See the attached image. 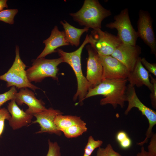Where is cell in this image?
<instances>
[{
	"label": "cell",
	"instance_id": "6da1fadb",
	"mask_svg": "<svg viewBox=\"0 0 156 156\" xmlns=\"http://www.w3.org/2000/svg\"><path fill=\"white\" fill-rule=\"evenodd\" d=\"M127 79H105L98 85L90 88L84 99L98 95H102L100 103L101 105H111L114 109L118 105L123 108L126 101V91Z\"/></svg>",
	"mask_w": 156,
	"mask_h": 156
},
{
	"label": "cell",
	"instance_id": "7a4b0ae2",
	"mask_svg": "<svg viewBox=\"0 0 156 156\" xmlns=\"http://www.w3.org/2000/svg\"><path fill=\"white\" fill-rule=\"evenodd\" d=\"M88 34L81 46L75 51L71 52H66L62 49H57L59 55L62 59L63 62L69 64L73 70L77 81V92L74 95L73 100L75 101L78 99L79 103H82L91 85L83 75L81 69V56L85 46L89 43Z\"/></svg>",
	"mask_w": 156,
	"mask_h": 156
},
{
	"label": "cell",
	"instance_id": "3957f363",
	"mask_svg": "<svg viewBox=\"0 0 156 156\" xmlns=\"http://www.w3.org/2000/svg\"><path fill=\"white\" fill-rule=\"evenodd\" d=\"M70 15L80 25L94 29H101L102 21L111 15L110 10L104 8L97 0H85L81 8Z\"/></svg>",
	"mask_w": 156,
	"mask_h": 156
},
{
	"label": "cell",
	"instance_id": "277c9868",
	"mask_svg": "<svg viewBox=\"0 0 156 156\" xmlns=\"http://www.w3.org/2000/svg\"><path fill=\"white\" fill-rule=\"evenodd\" d=\"M18 46L16 45L14 61L8 71L0 76V80L7 82V87L14 86L18 89L27 88L35 92L40 88L28 80L25 70L26 66L21 58Z\"/></svg>",
	"mask_w": 156,
	"mask_h": 156
},
{
	"label": "cell",
	"instance_id": "5b68a950",
	"mask_svg": "<svg viewBox=\"0 0 156 156\" xmlns=\"http://www.w3.org/2000/svg\"><path fill=\"white\" fill-rule=\"evenodd\" d=\"M63 62L60 57L54 59L44 57L36 58L32 66L26 70L28 79L31 82H40L45 78L51 77L58 80V66Z\"/></svg>",
	"mask_w": 156,
	"mask_h": 156
},
{
	"label": "cell",
	"instance_id": "8992f818",
	"mask_svg": "<svg viewBox=\"0 0 156 156\" xmlns=\"http://www.w3.org/2000/svg\"><path fill=\"white\" fill-rule=\"evenodd\" d=\"M89 43L99 55H111L122 43L118 36L100 28L93 29L88 35Z\"/></svg>",
	"mask_w": 156,
	"mask_h": 156
},
{
	"label": "cell",
	"instance_id": "52a82bcc",
	"mask_svg": "<svg viewBox=\"0 0 156 156\" xmlns=\"http://www.w3.org/2000/svg\"><path fill=\"white\" fill-rule=\"evenodd\" d=\"M114 21L107 24L106 27L116 29L117 36L123 43L136 45L138 37L131 23L128 9L122 10L119 14L114 16Z\"/></svg>",
	"mask_w": 156,
	"mask_h": 156
},
{
	"label": "cell",
	"instance_id": "ba28073f",
	"mask_svg": "<svg viewBox=\"0 0 156 156\" xmlns=\"http://www.w3.org/2000/svg\"><path fill=\"white\" fill-rule=\"evenodd\" d=\"M126 100L128 102V105L125 112V115H127L132 108L136 107L141 112L143 115L146 117L148 121L149 127L146 134L145 138L143 141L137 143L139 146H143L147 142L148 139L153 134L152 129L156 124V112L142 102L137 95L134 87L129 84L127 86Z\"/></svg>",
	"mask_w": 156,
	"mask_h": 156
},
{
	"label": "cell",
	"instance_id": "9c48e42d",
	"mask_svg": "<svg viewBox=\"0 0 156 156\" xmlns=\"http://www.w3.org/2000/svg\"><path fill=\"white\" fill-rule=\"evenodd\" d=\"M138 15L137 32L138 37L149 47L151 53L156 57V40L151 17L148 11L142 10H140Z\"/></svg>",
	"mask_w": 156,
	"mask_h": 156
},
{
	"label": "cell",
	"instance_id": "30bf717a",
	"mask_svg": "<svg viewBox=\"0 0 156 156\" xmlns=\"http://www.w3.org/2000/svg\"><path fill=\"white\" fill-rule=\"evenodd\" d=\"M99 56L103 67L102 80L127 79L129 72L120 62L111 55Z\"/></svg>",
	"mask_w": 156,
	"mask_h": 156
},
{
	"label": "cell",
	"instance_id": "8fae6325",
	"mask_svg": "<svg viewBox=\"0 0 156 156\" xmlns=\"http://www.w3.org/2000/svg\"><path fill=\"white\" fill-rule=\"evenodd\" d=\"M88 54L86 78L93 88L102 81L103 67L99 55L90 45L86 46Z\"/></svg>",
	"mask_w": 156,
	"mask_h": 156
},
{
	"label": "cell",
	"instance_id": "7c38bea8",
	"mask_svg": "<svg viewBox=\"0 0 156 156\" xmlns=\"http://www.w3.org/2000/svg\"><path fill=\"white\" fill-rule=\"evenodd\" d=\"M141 53V48L139 46L122 43L116 48L111 56L122 63L131 72L133 70Z\"/></svg>",
	"mask_w": 156,
	"mask_h": 156
},
{
	"label": "cell",
	"instance_id": "4fadbf2b",
	"mask_svg": "<svg viewBox=\"0 0 156 156\" xmlns=\"http://www.w3.org/2000/svg\"><path fill=\"white\" fill-rule=\"evenodd\" d=\"M60 110L50 107L34 114L36 120L30 125L38 123L40 127V130L35 133L36 134L47 133L60 136L61 131L58 129L54 123V120L57 115L63 114Z\"/></svg>",
	"mask_w": 156,
	"mask_h": 156
},
{
	"label": "cell",
	"instance_id": "5bb4252c",
	"mask_svg": "<svg viewBox=\"0 0 156 156\" xmlns=\"http://www.w3.org/2000/svg\"><path fill=\"white\" fill-rule=\"evenodd\" d=\"M14 100L18 105L21 106L23 103L27 105L28 108L25 112L33 115L47 109L44 103L36 98L34 93L28 88L20 89L16 94Z\"/></svg>",
	"mask_w": 156,
	"mask_h": 156
},
{
	"label": "cell",
	"instance_id": "9a60e30c",
	"mask_svg": "<svg viewBox=\"0 0 156 156\" xmlns=\"http://www.w3.org/2000/svg\"><path fill=\"white\" fill-rule=\"evenodd\" d=\"M7 109L11 116L8 120L9 124L13 130L28 126L32 122L33 116L21 109L14 100H11L8 103Z\"/></svg>",
	"mask_w": 156,
	"mask_h": 156
},
{
	"label": "cell",
	"instance_id": "2e32d148",
	"mask_svg": "<svg viewBox=\"0 0 156 156\" xmlns=\"http://www.w3.org/2000/svg\"><path fill=\"white\" fill-rule=\"evenodd\" d=\"M43 42L45 44V47L37 58H44L49 54L56 52V50L60 47L70 45L66 39L64 31H59L57 26L52 30L50 36Z\"/></svg>",
	"mask_w": 156,
	"mask_h": 156
},
{
	"label": "cell",
	"instance_id": "e0dca14e",
	"mask_svg": "<svg viewBox=\"0 0 156 156\" xmlns=\"http://www.w3.org/2000/svg\"><path fill=\"white\" fill-rule=\"evenodd\" d=\"M140 58L138 60L133 70L129 72L127 81L132 86H135L139 88L144 85L151 91L152 84L150 81L149 72L142 65Z\"/></svg>",
	"mask_w": 156,
	"mask_h": 156
},
{
	"label": "cell",
	"instance_id": "ac0fdd59",
	"mask_svg": "<svg viewBox=\"0 0 156 156\" xmlns=\"http://www.w3.org/2000/svg\"><path fill=\"white\" fill-rule=\"evenodd\" d=\"M64 29L65 36L67 42L72 46H78L82 35L88 31L89 28L85 27L83 29L77 28L71 25L65 20L60 22Z\"/></svg>",
	"mask_w": 156,
	"mask_h": 156
},
{
	"label": "cell",
	"instance_id": "d6986e66",
	"mask_svg": "<svg viewBox=\"0 0 156 156\" xmlns=\"http://www.w3.org/2000/svg\"><path fill=\"white\" fill-rule=\"evenodd\" d=\"M54 123L58 130L62 132L64 129L74 125H86V123L80 117L70 115L57 116Z\"/></svg>",
	"mask_w": 156,
	"mask_h": 156
},
{
	"label": "cell",
	"instance_id": "ffe728a7",
	"mask_svg": "<svg viewBox=\"0 0 156 156\" xmlns=\"http://www.w3.org/2000/svg\"><path fill=\"white\" fill-rule=\"evenodd\" d=\"M87 130L86 125H74L64 129L62 132L66 137L70 138L78 137Z\"/></svg>",
	"mask_w": 156,
	"mask_h": 156
},
{
	"label": "cell",
	"instance_id": "44dd1931",
	"mask_svg": "<svg viewBox=\"0 0 156 156\" xmlns=\"http://www.w3.org/2000/svg\"><path fill=\"white\" fill-rule=\"evenodd\" d=\"M103 143L102 140H95L92 136H89L83 156H90L94 151L96 148L100 147Z\"/></svg>",
	"mask_w": 156,
	"mask_h": 156
},
{
	"label": "cell",
	"instance_id": "7402d4cb",
	"mask_svg": "<svg viewBox=\"0 0 156 156\" xmlns=\"http://www.w3.org/2000/svg\"><path fill=\"white\" fill-rule=\"evenodd\" d=\"M18 12L17 9H7L0 12V21L10 24L14 23V18Z\"/></svg>",
	"mask_w": 156,
	"mask_h": 156
},
{
	"label": "cell",
	"instance_id": "603a6c76",
	"mask_svg": "<svg viewBox=\"0 0 156 156\" xmlns=\"http://www.w3.org/2000/svg\"><path fill=\"white\" fill-rule=\"evenodd\" d=\"M16 88L12 86L9 90L0 94V108L5 103L9 100H14L16 94L17 92Z\"/></svg>",
	"mask_w": 156,
	"mask_h": 156
},
{
	"label": "cell",
	"instance_id": "cb8c5ba5",
	"mask_svg": "<svg viewBox=\"0 0 156 156\" xmlns=\"http://www.w3.org/2000/svg\"><path fill=\"white\" fill-rule=\"evenodd\" d=\"M96 156H122L113 148L112 145L108 144L105 148H99Z\"/></svg>",
	"mask_w": 156,
	"mask_h": 156
},
{
	"label": "cell",
	"instance_id": "d4e9b609",
	"mask_svg": "<svg viewBox=\"0 0 156 156\" xmlns=\"http://www.w3.org/2000/svg\"><path fill=\"white\" fill-rule=\"evenodd\" d=\"M49 149L46 156H61L60 148L56 142L48 140Z\"/></svg>",
	"mask_w": 156,
	"mask_h": 156
},
{
	"label": "cell",
	"instance_id": "484cf974",
	"mask_svg": "<svg viewBox=\"0 0 156 156\" xmlns=\"http://www.w3.org/2000/svg\"><path fill=\"white\" fill-rule=\"evenodd\" d=\"M151 83L152 84V88L150 94V97L152 107L156 108V79L154 78L151 74H149Z\"/></svg>",
	"mask_w": 156,
	"mask_h": 156
},
{
	"label": "cell",
	"instance_id": "4316f807",
	"mask_svg": "<svg viewBox=\"0 0 156 156\" xmlns=\"http://www.w3.org/2000/svg\"><path fill=\"white\" fill-rule=\"evenodd\" d=\"M140 61L145 68L155 76H156V64L148 62L144 57L140 58Z\"/></svg>",
	"mask_w": 156,
	"mask_h": 156
},
{
	"label": "cell",
	"instance_id": "83f0119b",
	"mask_svg": "<svg viewBox=\"0 0 156 156\" xmlns=\"http://www.w3.org/2000/svg\"><path fill=\"white\" fill-rule=\"evenodd\" d=\"M148 146V152L152 156H156V134H153Z\"/></svg>",
	"mask_w": 156,
	"mask_h": 156
},
{
	"label": "cell",
	"instance_id": "f1b7e54d",
	"mask_svg": "<svg viewBox=\"0 0 156 156\" xmlns=\"http://www.w3.org/2000/svg\"><path fill=\"white\" fill-rule=\"evenodd\" d=\"M118 143L121 148L123 149H127L131 147L132 143L131 139L128 136Z\"/></svg>",
	"mask_w": 156,
	"mask_h": 156
},
{
	"label": "cell",
	"instance_id": "f546056e",
	"mask_svg": "<svg viewBox=\"0 0 156 156\" xmlns=\"http://www.w3.org/2000/svg\"><path fill=\"white\" fill-rule=\"evenodd\" d=\"M11 117L7 109L4 107L0 109V121L3 119L8 120Z\"/></svg>",
	"mask_w": 156,
	"mask_h": 156
},
{
	"label": "cell",
	"instance_id": "4dcf8cb0",
	"mask_svg": "<svg viewBox=\"0 0 156 156\" xmlns=\"http://www.w3.org/2000/svg\"><path fill=\"white\" fill-rule=\"evenodd\" d=\"M128 136L127 133L123 131H120L118 132L116 135V139L119 143L125 139Z\"/></svg>",
	"mask_w": 156,
	"mask_h": 156
},
{
	"label": "cell",
	"instance_id": "1f68e13d",
	"mask_svg": "<svg viewBox=\"0 0 156 156\" xmlns=\"http://www.w3.org/2000/svg\"><path fill=\"white\" fill-rule=\"evenodd\" d=\"M136 156H152L148 151H146L144 146H142L140 152H138Z\"/></svg>",
	"mask_w": 156,
	"mask_h": 156
},
{
	"label": "cell",
	"instance_id": "d6a6232c",
	"mask_svg": "<svg viewBox=\"0 0 156 156\" xmlns=\"http://www.w3.org/2000/svg\"><path fill=\"white\" fill-rule=\"evenodd\" d=\"M7 0H0V12L3 10L4 8L8 7L7 4Z\"/></svg>",
	"mask_w": 156,
	"mask_h": 156
},
{
	"label": "cell",
	"instance_id": "836d02e7",
	"mask_svg": "<svg viewBox=\"0 0 156 156\" xmlns=\"http://www.w3.org/2000/svg\"><path fill=\"white\" fill-rule=\"evenodd\" d=\"M6 120L5 119H2L0 121V137L2 134L4 127L5 121Z\"/></svg>",
	"mask_w": 156,
	"mask_h": 156
}]
</instances>
